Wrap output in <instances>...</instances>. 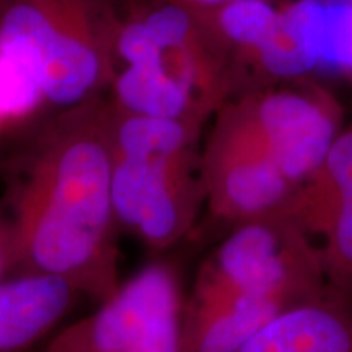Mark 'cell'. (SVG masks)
<instances>
[{"instance_id":"obj_13","label":"cell","mask_w":352,"mask_h":352,"mask_svg":"<svg viewBox=\"0 0 352 352\" xmlns=\"http://www.w3.org/2000/svg\"><path fill=\"white\" fill-rule=\"evenodd\" d=\"M279 12L267 0H232L219 7L217 26L239 46L256 51L274 28Z\"/></svg>"},{"instance_id":"obj_5","label":"cell","mask_w":352,"mask_h":352,"mask_svg":"<svg viewBox=\"0 0 352 352\" xmlns=\"http://www.w3.org/2000/svg\"><path fill=\"white\" fill-rule=\"evenodd\" d=\"M201 182L210 214L232 226L287 210L297 189L243 103L228 109L215 127L201 162Z\"/></svg>"},{"instance_id":"obj_14","label":"cell","mask_w":352,"mask_h":352,"mask_svg":"<svg viewBox=\"0 0 352 352\" xmlns=\"http://www.w3.org/2000/svg\"><path fill=\"white\" fill-rule=\"evenodd\" d=\"M320 69L352 74V0H324Z\"/></svg>"},{"instance_id":"obj_1","label":"cell","mask_w":352,"mask_h":352,"mask_svg":"<svg viewBox=\"0 0 352 352\" xmlns=\"http://www.w3.org/2000/svg\"><path fill=\"white\" fill-rule=\"evenodd\" d=\"M113 162V131L91 122L59 132L36 153L8 239L25 272L63 277L100 302L120 287Z\"/></svg>"},{"instance_id":"obj_10","label":"cell","mask_w":352,"mask_h":352,"mask_svg":"<svg viewBox=\"0 0 352 352\" xmlns=\"http://www.w3.org/2000/svg\"><path fill=\"white\" fill-rule=\"evenodd\" d=\"M77 289L69 280L23 272L0 283V352H21L46 334L69 310Z\"/></svg>"},{"instance_id":"obj_11","label":"cell","mask_w":352,"mask_h":352,"mask_svg":"<svg viewBox=\"0 0 352 352\" xmlns=\"http://www.w3.org/2000/svg\"><path fill=\"white\" fill-rule=\"evenodd\" d=\"M197 87H204L199 70L166 56L162 63L127 65L116 80V95L127 114L189 122Z\"/></svg>"},{"instance_id":"obj_17","label":"cell","mask_w":352,"mask_h":352,"mask_svg":"<svg viewBox=\"0 0 352 352\" xmlns=\"http://www.w3.org/2000/svg\"><path fill=\"white\" fill-rule=\"evenodd\" d=\"M191 2H195L197 6L202 7H220L223 6V3L232 2V0H191Z\"/></svg>"},{"instance_id":"obj_3","label":"cell","mask_w":352,"mask_h":352,"mask_svg":"<svg viewBox=\"0 0 352 352\" xmlns=\"http://www.w3.org/2000/svg\"><path fill=\"white\" fill-rule=\"evenodd\" d=\"M328 289L321 250L287 210L246 220L206 259L184 314L240 296H279L305 302Z\"/></svg>"},{"instance_id":"obj_6","label":"cell","mask_w":352,"mask_h":352,"mask_svg":"<svg viewBox=\"0 0 352 352\" xmlns=\"http://www.w3.org/2000/svg\"><path fill=\"white\" fill-rule=\"evenodd\" d=\"M0 52L25 65L56 104L85 98L101 77V57L85 39L57 30L33 3L8 7L0 20Z\"/></svg>"},{"instance_id":"obj_12","label":"cell","mask_w":352,"mask_h":352,"mask_svg":"<svg viewBox=\"0 0 352 352\" xmlns=\"http://www.w3.org/2000/svg\"><path fill=\"white\" fill-rule=\"evenodd\" d=\"M324 0H297L279 12L274 28L254 51L274 78H300L320 69Z\"/></svg>"},{"instance_id":"obj_18","label":"cell","mask_w":352,"mask_h":352,"mask_svg":"<svg viewBox=\"0 0 352 352\" xmlns=\"http://www.w3.org/2000/svg\"><path fill=\"white\" fill-rule=\"evenodd\" d=\"M3 258H6V252H2V248H0V274H2V267H3Z\"/></svg>"},{"instance_id":"obj_8","label":"cell","mask_w":352,"mask_h":352,"mask_svg":"<svg viewBox=\"0 0 352 352\" xmlns=\"http://www.w3.org/2000/svg\"><path fill=\"white\" fill-rule=\"evenodd\" d=\"M287 212L321 235L328 287L352 303V126L341 131L320 170L296 189Z\"/></svg>"},{"instance_id":"obj_2","label":"cell","mask_w":352,"mask_h":352,"mask_svg":"<svg viewBox=\"0 0 352 352\" xmlns=\"http://www.w3.org/2000/svg\"><path fill=\"white\" fill-rule=\"evenodd\" d=\"M113 206L118 223L153 248L186 235L204 201L191 158V124L127 114L113 131Z\"/></svg>"},{"instance_id":"obj_7","label":"cell","mask_w":352,"mask_h":352,"mask_svg":"<svg viewBox=\"0 0 352 352\" xmlns=\"http://www.w3.org/2000/svg\"><path fill=\"white\" fill-rule=\"evenodd\" d=\"M243 107L296 188L320 170L341 132L338 104L316 88L267 91L245 100Z\"/></svg>"},{"instance_id":"obj_4","label":"cell","mask_w":352,"mask_h":352,"mask_svg":"<svg viewBox=\"0 0 352 352\" xmlns=\"http://www.w3.org/2000/svg\"><path fill=\"white\" fill-rule=\"evenodd\" d=\"M183 308L173 267L151 263L70 324L57 352H182Z\"/></svg>"},{"instance_id":"obj_15","label":"cell","mask_w":352,"mask_h":352,"mask_svg":"<svg viewBox=\"0 0 352 352\" xmlns=\"http://www.w3.org/2000/svg\"><path fill=\"white\" fill-rule=\"evenodd\" d=\"M153 41L165 52L183 50L191 34V19L178 6H166L144 20Z\"/></svg>"},{"instance_id":"obj_9","label":"cell","mask_w":352,"mask_h":352,"mask_svg":"<svg viewBox=\"0 0 352 352\" xmlns=\"http://www.w3.org/2000/svg\"><path fill=\"white\" fill-rule=\"evenodd\" d=\"M236 352H352V303L328 287L277 315Z\"/></svg>"},{"instance_id":"obj_16","label":"cell","mask_w":352,"mask_h":352,"mask_svg":"<svg viewBox=\"0 0 352 352\" xmlns=\"http://www.w3.org/2000/svg\"><path fill=\"white\" fill-rule=\"evenodd\" d=\"M118 50L127 65L162 63L168 56V52H165L153 41L144 21L126 26L120 36Z\"/></svg>"}]
</instances>
